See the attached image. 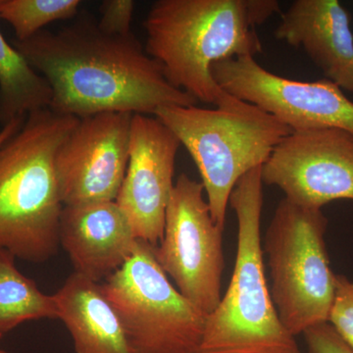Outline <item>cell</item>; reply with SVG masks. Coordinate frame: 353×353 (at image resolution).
<instances>
[{
  "mask_svg": "<svg viewBox=\"0 0 353 353\" xmlns=\"http://www.w3.org/2000/svg\"><path fill=\"white\" fill-rule=\"evenodd\" d=\"M12 44L50 83V109L61 115H154L163 106L199 102L166 80L132 32L108 34L88 11H80L57 32L43 30L26 41L13 39Z\"/></svg>",
  "mask_w": 353,
  "mask_h": 353,
  "instance_id": "cell-1",
  "label": "cell"
},
{
  "mask_svg": "<svg viewBox=\"0 0 353 353\" xmlns=\"http://www.w3.org/2000/svg\"><path fill=\"white\" fill-rule=\"evenodd\" d=\"M275 13L277 0H157L143 21L145 51L173 87L216 108L229 94L213 65L261 52L255 29Z\"/></svg>",
  "mask_w": 353,
  "mask_h": 353,
  "instance_id": "cell-2",
  "label": "cell"
},
{
  "mask_svg": "<svg viewBox=\"0 0 353 353\" xmlns=\"http://www.w3.org/2000/svg\"><path fill=\"white\" fill-rule=\"evenodd\" d=\"M78 122L50 108L30 113L0 148V250L36 263L57 252L64 205L55 157Z\"/></svg>",
  "mask_w": 353,
  "mask_h": 353,
  "instance_id": "cell-3",
  "label": "cell"
},
{
  "mask_svg": "<svg viewBox=\"0 0 353 353\" xmlns=\"http://www.w3.org/2000/svg\"><path fill=\"white\" fill-rule=\"evenodd\" d=\"M261 169L245 174L230 196L238 220L233 275L217 307L206 316L196 353H301L279 318L265 277Z\"/></svg>",
  "mask_w": 353,
  "mask_h": 353,
  "instance_id": "cell-4",
  "label": "cell"
},
{
  "mask_svg": "<svg viewBox=\"0 0 353 353\" xmlns=\"http://www.w3.org/2000/svg\"><path fill=\"white\" fill-rule=\"evenodd\" d=\"M154 116L194 159L212 219L222 230L234 185L248 172L263 166L292 132L271 114L231 94L215 108L163 106Z\"/></svg>",
  "mask_w": 353,
  "mask_h": 353,
  "instance_id": "cell-5",
  "label": "cell"
},
{
  "mask_svg": "<svg viewBox=\"0 0 353 353\" xmlns=\"http://www.w3.org/2000/svg\"><path fill=\"white\" fill-rule=\"evenodd\" d=\"M327 228L321 209L283 199L265 234L262 248L270 269L272 301L294 336L329 321L336 275L327 252Z\"/></svg>",
  "mask_w": 353,
  "mask_h": 353,
  "instance_id": "cell-6",
  "label": "cell"
},
{
  "mask_svg": "<svg viewBox=\"0 0 353 353\" xmlns=\"http://www.w3.org/2000/svg\"><path fill=\"white\" fill-rule=\"evenodd\" d=\"M154 248L138 240L132 256L101 285L134 353H196L206 316L172 285Z\"/></svg>",
  "mask_w": 353,
  "mask_h": 353,
  "instance_id": "cell-7",
  "label": "cell"
},
{
  "mask_svg": "<svg viewBox=\"0 0 353 353\" xmlns=\"http://www.w3.org/2000/svg\"><path fill=\"white\" fill-rule=\"evenodd\" d=\"M202 183L181 174L166 211L163 238L154 248L162 270L205 315L221 301L225 269L223 232L215 224Z\"/></svg>",
  "mask_w": 353,
  "mask_h": 353,
  "instance_id": "cell-8",
  "label": "cell"
},
{
  "mask_svg": "<svg viewBox=\"0 0 353 353\" xmlns=\"http://www.w3.org/2000/svg\"><path fill=\"white\" fill-rule=\"evenodd\" d=\"M211 73L227 94L271 114L292 132L334 128L353 136V102L328 79L289 80L248 55L217 62Z\"/></svg>",
  "mask_w": 353,
  "mask_h": 353,
  "instance_id": "cell-9",
  "label": "cell"
},
{
  "mask_svg": "<svg viewBox=\"0 0 353 353\" xmlns=\"http://www.w3.org/2000/svg\"><path fill=\"white\" fill-rule=\"evenodd\" d=\"M261 176L303 208L322 210L330 202L353 201V136L334 128L292 132L265 162Z\"/></svg>",
  "mask_w": 353,
  "mask_h": 353,
  "instance_id": "cell-10",
  "label": "cell"
},
{
  "mask_svg": "<svg viewBox=\"0 0 353 353\" xmlns=\"http://www.w3.org/2000/svg\"><path fill=\"white\" fill-rule=\"evenodd\" d=\"M132 115L102 112L79 118L55 157L64 206L116 201L129 162Z\"/></svg>",
  "mask_w": 353,
  "mask_h": 353,
  "instance_id": "cell-11",
  "label": "cell"
},
{
  "mask_svg": "<svg viewBox=\"0 0 353 353\" xmlns=\"http://www.w3.org/2000/svg\"><path fill=\"white\" fill-rule=\"evenodd\" d=\"M181 146L176 134L157 117L132 115L129 162L115 201L127 216L134 236L153 246L163 238Z\"/></svg>",
  "mask_w": 353,
  "mask_h": 353,
  "instance_id": "cell-12",
  "label": "cell"
},
{
  "mask_svg": "<svg viewBox=\"0 0 353 353\" xmlns=\"http://www.w3.org/2000/svg\"><path fill=\"white\" fill-rule=\"evenodd\" d=\"M59 243L76 273L101 283L126 263L138 239L117 202L108 201L64 206Z\"/></svg>",
  "mask_w": 353,
  "mask_h": 353,
  "instance_id": "cell-13",
  "label": "cell"
},
{
  "mask_svg": "<svg viewBox=\"0 0 353 353\" xmlns=\"http://www.w3.org/2000/svg\"><path fill=\"white\" fill-rule=\"evenodd\" d=\"M275 38L303 48L328 80L353 92V34L347 9L338 0H294Z\"/></svg>",
  "mask_w": 353,
  "mask_h": 353,
  "instance_id": "cell-14",
  "label": "cell"
},
{
  "mask_svg": "<svg viewBox=\"0 0 353 353\" xmlns=\"http://www.w3.org/2000/svg\"><path fill=\"white\" fill-rule=\"evenodd\" d=\"M53 296L75 353H134L119 315L99 283L75 272Z\"/></svg>",
  "mask_w": 353,
  "mask_h": 353,
  "instance_id": "cell-15",
  "label": "cell"
},
{
  "mask_svg": "<svg viewBox=\"0 0 353 353\" xmlns=\"http://www.w3.org/2000/svg\"><path fill=\"white\" fill-rule=\"evenodd\" d=\"M53 94L43 75L0 31V125L50 108Z\"/></svg>",
  "mask_w": 353,
  "mask_h": 353,
  "instance_id": "cell-16",
  "label": "cell"
},
{
  "mask_svg": "<svg viewBox=\"0 0 353 353\" xmlns=\"http://www.w3.org/2000/svg\"><path fill=\"white\" fill-rule=\"evenodd\" d=\"M15 259L8 250H0V334L32 320L59 319L54 296L44 294L23 275Z\"/></svg>",
  "mask_w": 353,
  "mask_h": 353,
  "instance_id": "cell-17",
  "label": "cell"
},
{
  "mask_svg": "<svg viewBox=\"0 0 353 353\" xmlns=\"http://www.w3.org/2000/svg\"><path fill=\"white\" fill-rule=\"evenodd\" d=\"M81 6L80 0H0V19L13 28L16 41H23L50 23L73 20Z\"/></svg>",
  "mask_w": 353,
  "mask_h": 353,
  "instance_id": "cell-18",
  "label": "cell"
},
{
  "mask_svg": "<svg viewBox=\"0 0 353 353\" xmlns=\"http://www.w3.org/2000/svg\"><path fill=\"white\" fill-rule=\"evenodd\" d=\"M328 323L353 350V281L345 276L336 275V294Z\"/></svg>",
  "mask_w": 353,
  "mask_h": 353,
  "instance_id": "cell-19",
  "label": "cell"
},
{
  "mask_svg": "<svg viewBox=\"0 0 353 353\" xmlns=\"http://www.w3.org/2000/svg\"><path fill=\"white\" fill-rule=\"evenodd\" d=\"M136 3L132 0H105L102 2L97 24L102 31L116 36L132 34V22Z\"/></svg>",
  "mask_w": 353,
  "mask_h": 353,
  "instance_id": "cell-20",
  "label": "cell"
},
{
  "mask_svg": "<svg viewBox=\"0 0 353 353\" xmlns=\"http://www.w3.org/2000/svg\"><path fill=\"white\" fill-rule=\"evenodd\" d=\"M306 353H353L330 323L316 325L303 332Z\"/></svg>",
  "mask_w": 353,
  "mask_h": 353,
  "instance_id": "cell-21",
  "label": "cell"
},
{
  "mask_svg": "<svg viewBox=\"0 0 353 353\" xmlns=\"http://www.w3.org/2000/svg\"><path fill=\"white\" fill-rule=\"evenodd\" d=\"M25 120L26 117H19L7 124L6 126L2 127V129L0 130V148L9 139L12 138L16 132L19 131L21 127L24 124Z\"/></svg>",
  "mask_w": 353,
  "mask_h": 353,
  "instance_id": "cell-22",
  "label": "cell"
},
{
  "mask_svg": "<svg viewBox=\"0 0 353 353\" xmlns=\"http://www.w3.org/2000/svg\"><path fill=\"white\" fill-rule=\"evenodd\" d=\"M0 353H9V352H6V350H0Z\"/></svg>",
  "mask_w": 353,
  "mask_h": 353,
  "instance_id": "cell-23",
  "label": "cell"
}]
</instances>
